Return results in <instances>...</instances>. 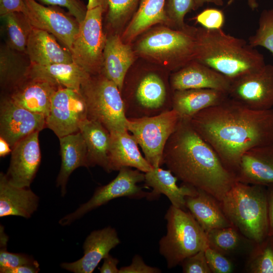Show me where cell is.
<instances>
[{
	"label": "cell",
	"instance_id": "6da1fadb",
	"mask_svg": "<svg viewBox=\"0 0 273 273\" xmlns=\"http://www.w3.org/2000/svg\"><path fill=\"white\" fill-rule=\"evenodd\" d=\"M190 122L234 174L246 151L273 143V108L253 110L230 97L199 112Z\"/></svg>",
	"mask_w": 273,
	"mask_h": 273
},
{
	"label": "cell",
	"instance_id": "8d00e7d4",
	"mask_svg": "<svg viewBox=\"0 0 273 273\" xmlns=\"http://www.w3.org/2000/svg\"><path fill=\"white\" fill-rule=\"evenodd\" d=\"M140 0H109L107 20L113 27H117L126 22L139 6Z\"/></svg>",
	"mask_w": 273,
	"mask_h": 273
},
{
	"label": "cell",
	"instance_id": "2e32d148",
	"mask_svg": "<svg viewBox=\"0 0 273 273\" xmlns=\"http://www.w3.org/2000/svg\"><path fill=\"white\" fill-rule=\"evenodd\" d=\"M39 132H34L22 139L12 148L5 175L15 186L29 188L35 176L41 161Z\"/></svg>",
	"mask_w": 273,
	"mask_h": 273
},
{
	"label": "cell",
	"instance_id": "8992f818",
	"mask_svg": "<svg viewBox=\"0 0 273 273\" xmlns=\"http://www.w3.org/2000/svg\"><path fill=\"white\" fill-rule=\"evenodd\" d=\"M87 118L99 122L109 131H124L127 118L121 93L115 83L103 75L89 78L81 86Z\"/></svg>",
	"mask_w": 273,
	"mask_h": 273
},
{
	"label": "cell",
	"instance_id": "5b68a950",
	"mask_svg": "<svg viewBox=\"0 0 273 273\" xmlns=\"http://www.w3.org/2000/svg\"><path fill=\"white\" fill-rule=\"evenodd\" d=\"M164 218L167 233L159 241V252L168 268L208 246L206 232L189 211L171 205Z\"/></svg>",
	"mask_w": 273,
	"mask_h": 273
},
{
	"label": "cell",
	"instance_id": "4316f807",
	"mask_svg": "<svg viewBox=\"0 0 273 273\" xmlns=\"http://www.w3.org/2000/svg\"><path fill=\"white\" fill-rule=\"evenodd\" d=\"M229 97L226 92L210 88L175 90L172 109L180 118L190 119L199 112L221 103Z\"/></svg>",
	"mask_w": 273,
	"mask_h": 273
},
{
	"label": "cell",
	"instance_id": "7bdbcfd3",
	"mask_svg": "<svg viewBox=\"0 0 273 273\" xmlns=\"http://www.w3.org/2000/svg\"><path fill=\"white\" fill-rule=\"evenodd\" d=\"M180 264L184 273H211L205 255L204 250L187 257Z\"/></svg>",
	"mask_w": 273,
	"mask_h": 273
},
{
	"label": "cell",
	"instance_id": "816d5d0a",
	"mask_svg": "<svg viewBox=\"0 0 273 273\" xmlns=\"http://www.w3.org/2000/svg\"><path fill=\"white\" fill-rule=\"evenodd\" d=\"M195 9H197L204 5L205 3H212L218 6L223 5V0H194Z\"/></svg>",
	"mask_w": 273,
	"mask_h": 273
},
{
	"label": "cell",
	"instance_id": "ee69618b",
	"mask_svg": "<svg viewBox=\"0 0 273 273\" xmlns=\"http://www.w3.org/2000/svg\"><path fill=\"white\" fill-rule=\"evenodd\" d=\"M161 272V270L159 268L146 264L142 257L136 254L132 258L131 264L121 267L119 273H160Z\"/></svg>",
	"mask_w": 273,
	"mask_h": 273
},
{
	"label": "cell",
	"instance_id": "60d3db41",
	"mask_svg": "<svg viewBox=\"0 0 273 273\" xmlns=\"http://www.w3.org/2000/svg\"><path fill=\"white\" fill-rule=\"evenodd\" d=\"M195 19L203 27L210 29H222L225 22L223 12L215 8L204 10Z\"/></svg>",
	"mask_w": 273,
	"mask_h": 273
},
{
	"label": "cell",
	"instance_id": "d6a6232c",
	"mask_svg": "<svg viewBox=\"0 0 273 273\" xmlns=\"http://www.w3.org/2000/svg\"><path fill=\"white\" fill-rule=\"evenodd\" d=\"M13 51L8 46L1 49L0 81L3 87H14L27 76L29 68L24 66Z\"/></svg>",
	"mask_w": 273,
	"mask_h": 273
},
{
	"label": "cell",
	"instance_id": "52a82bcc",
	"mask_svg": "<svg viewBox=\"0 0 273 273\" xmlns=\"http://www.w3.org/2000/svg\"><path fill=\"white\" fill-rule=\"evenodd\" d=\"M129 87L121 91L127 118L154 116L172 109L173 91L159 74H144Z\"/></svg>",
	"mask_w": 273,
	"mask_h": 273
},
{
	"label": "cell",
	"instance_id": "7402d4cb",
	"mask_svg": "<svg viewBox=\"0 0 273 273\" xmlns=\"http://www.w3.org/2000/svg\"><path fill=\"white\" fill-rule=\"evenodd\" d=\"M110 172L123 167L134 168L145 173L152 169L153 167L140 152L136 140L128 130L110 132Z\"/></svg>",
	"mask_w": 273,
	"mask_h": 273
},
{
	"label": "cell",
	"instance_id": "7dc6e473",
	"mask_svg": "<svg viewBox=\"0 0 273 273\" xmlns=\"http://www.w3.org/2000/svg\"><path fill=\"white\" fill-rule=\"evenodd\" d=\"M118 263V259L109 254L104 259V262L99 270L101 273H119Z\"/></svg>",
	"mask_w": 273,
	"mask_h": 273
},
{
	"label": "cell",
	"instance_id": "d4e9b609",
	"mask_svg": "<svg viewBox=\"0 0 273 273\" xmlns=\"http://www.w3.org/2000/svg\"><path fill=\"white\" fill-rule=\"evenodd\" d=\"M90 74L74 62L47 65L31 64L27 77L48 81L60 87L80 92Z\"/></svg>",
	"mask_w": 273,
	"mask_h": 273
},
{
	"label": "cell",
	"instance_id": "7c38bea8",
	"mask_svg": "<svg viewBox=\"0 0 273 273\" xmlns=\"http://www.w3.org/2000/svg\"><path fill=\"white\" fill-rule=\"evenodd\" d=\"M87 118L86 103L80 92L60 87L54 94L46 127L59 138L79 131L80 123Z\"/></svg>",
	"mask_w": 273,
	"mask_h": 273
},
{
	"label": "cell",
	"instance_id": "cb8c5ba5",
	"mask_svg": "<svg viewBox=\"0 0 273 273\" xmlns=\"http://www.w3.org/2000/svg\"><path fill=\"white\" fill-rule=\"evenodd\" d=\"M26 51L31 64L47 65L74 62L70 52L62 47L54 35L33 27L28 38Z\"/></svg>",
	"mask_w": 273,
	"mask_h": 273
},
{
	"label": "cell",
	"instance_id": "f35d334b",
	"mask_svg": "<svg viewBox=\"0 0 273 273\" xmlns=\"http://www.w3.org/2000/svg\"><path fill=\"white\" fill-rule=\"evenodd\" d=\"M165 10L171 23L178 29H185V17L191 10H195L194 0H166Z\"/></svg>",
	"mask_w": 273,
	"mask_h": 273
},
{
	"label": "cell",
	"instance_id": "ffe728a7",
	"mask_svg": "<svg viewBox=\"0 0 273 273\" xmlns=\"http://www.w3.org/2000/svg\"><path fill=\"white\" fill-rule=\"evenodd\" d=\"M8 96L16 105L32 112L48 116L52 97L60 87L48 81L27 77L15 86Z\"/></svg>",
	"mask_w": 273,
	"mask_h": 273
},
{
	"label": "cell",
	"instance_id": "f546056e",
	"mask_svg": "<svg viewBox=\"0 0 273 273\" xmlns=\"http://www.w3.org/2000/svg\"><path fill=\"white\" fill-rule=\"evenodd\" d=\"M186 207L206 233L233 225L224 214L219 201L203 191L198 190L195 195L187 197Z\"/></svg>",
	"mask_w": 273,
	"mask_h": 273
},
{
	"label": "cell",
	"instance_id": "ba28073f",
	"mask_svg": "<svg viewBox=\"0 0 273 273\" xmlns=\"http://www.w3.org/2000/svg\"><path fill=\"white\" fill-rule=\"evenodd\" d=\"M195 32L196 28L187 26L177 30L159 28L141 40L137 51L145 56L165 59L172 68H181L194 60Z\"/></svg>",
	"mask_w": 273,
	"mask_h": 273
},
{
	"label": "cell",
	"instance_id": "83f0119b",
	"mask_svg": "<svg viewBox=\"0 0 273 273\" xmlns=\"http://www.w3.org/2000/svg\"><path fill=\"white\" fill-rule=\"evenodd\" d=\"M60 146L61 165L56 186L60 187L61 195L64 197L67 192L66 186L69 176L78 167H88L87 149L84 139L78 131L59 138Z\"/></svg>",
	"mask_w": 273,
	"mask_h": 273
},
{
	"label": "cell",
	"instance_id": "ab89813d",
	"mask_svg": "<svg viewBox=\"0 0 273 273\" xmlns=\"http://www.w3.org/2000/svg\"><path fill=\"white\" fill-rule=\"evenodd\" d=\"M204 252L211 272L230 273L232 271V263L223 254L209 246L204 249Z\"/></svg>",
	"mask_w": 273,
	"mask_h": 273
},
{
	"label": "cell",
	"instance_id": "d590c367",
	"mask_svg": "<svg viewBox=\"0 0 273 273\" xmlns=\"http://www.w3.org/2000/svg\"><path fill=\"white\" fill-rule=\"evenodd\" d=\"M253 47L265 48L273 54V9L263 10L259 17L258 27L248 38Z\"/></svg>",
	"mask_w": 273,
	"mask_h": 273
},
{
	"label": "cell",
	"instance_id": "4dcf8cb0",
	"mask_svg": "<svg viewBox=\"0 0 273 273\" xmlns=\"http://www.w3.org/2000/svg\"><path fill=\"white\" fill-rule=\"evenodd\" d=\"M166 0H140L123 37L131 40L151 26L160 23H170L165 10Z\"/></svg>",
	"mask_w": 273,
	"mask_h": 273
},
{
	"label": "cell",
	"instance_id": "30bf717a",
	"mask_svg": "<svg viewBox=\"0 0 273 273\" xmlns=\"http://www.w3.org/2000/svg\"><path fill=\"white\" fill-rule=\"evenodd\" d=\"M145 180V172L131 167H123L118 175L108 184L98 187L92 197L75 211L62 218L59 223L62 226L70 224L88 212L119 197L131 199L147 198L148 193L143 191L139 183Z\"/></svg>",
	"mask_w": 273,
	"mask_h": 273
},
{
	"label": "cell",
	"instance_id": "c3c4849f",
	"mask_svg": "<svg viewBox=\"0 0 273 273\" xmlns=\"http://www.w3.org/2000/svg\"><path fill=\"white\" fill-rule=\"evenodd\" d=\"M268 187L266 190L269 220L268 236H273V184L268 186Z\"/></svg>",
	"mask_w": 273,
	"mask_h": 273
},
{
	"label": "cell",
	"instance_id": "484cf974",
	"mask_svg": "<svg viewBox=\"0 0 273 273\" xmlns=\"http://www.w3.org/2000/svg\"><path fill=\"white\" fill-rule=\"evenodd\" d=\"M133 60L130 46L124 43L118 35L106 39L103 54V75L115 83L120 92Z\"/></svg>",
	"mask_w": 273,
	"mask_h": 273
},
{
	"label": "cell",
	"instance_id": "681fc988",
	"mask_svg": "<svg viewBox=\"0 0 273 273\" xmlns=\"http://www.w3.org/2000/svg\"><path fill=\"white\" fill-rule=\"evenodd\" d=\"M109 0H88L87 5V10L101 7L105 11L107 10Z\"/></svg>",
	"mask_w": 273,
	"mask_h": 273
},
{
	"label": "cell",
	"instance_id": "4fadbf2b",
	"mask_svg": "<svg viewBox=\"0 0 273 273\" xmlns=\"http://www.w3.org/2000/svg\"><path fill=\"white\" fill-rule=\"evenodd\" d=\"M229 97L247 108L264 111L273 107V65L232 81Z\"/></svg>",
	"mask_w": 273,
	"mask_h": 273
},
{
	"label": "cell",
	"instance_id": "836d02e7",
	"mask_svg": "<svg viewBox=\"0 0 273 273\" xmlns=\"http://www.w3.org/2000/svg\"><path fill=\"white\" fill-rule=\"evenodd\" d=\"M247 267L249 272L273 273V236H267L256 244Z\"/></svg>",
	"mask_w": 273,
	"mask_h": 273
},
{
	"label": "cell",
	"instance_id": "f6af8a7d",
	"mask_svg": "<svg viewBox=\"0 0 273 273\" xmlns=\"http://www.w3.org/2000/svg\"><path fill=\"white\" fill-rule=\"evenodd\" d=\"M27 12L23 0H0L1 16L13 12L25 15Z\"/></svg>",
	"mask_w": 273,
	"mask_h": 273
},
{
	"label": "cell",
	"instance_id": "9c48e42d",
	"mask_svg": "<svg viewBox=\"0 0 273 273\" xmlns=\"http://www.w3.org/2000/svg\"><path fill=\"white\" fill-rule=\"evenodd\" d=\"M180 119L173 109L158 115L127 118V128L141 147L153 167H160L165 145Z\"/></svg>",
	"mask_w": 273,
	"mask_h": 273
},
{
	"label": "cell",
	"instance_id": "e0dca14e",
	"mask_svg": "<svg viewBox=\"0 0 273 273\" xmlns=\"http://www.w3.org/2000/svg\"><path fill=\"white\" fill-rule=\"evenodd\" d=\"M120 243L116 230L111 226L92 232L85 239L83 255L72 262H63L61 267L74 273H92L109 252Z\"/></svg>",
	"mask_w": 273,
	"mask_h": 273
},
{
	"label": "cell",
	"instance_id": "bcb514c9",
	"mask_svg": "<svg viewBox=\"0 0 273 273\" xmlns=\"http://www.w3.org/2000/svg\"><path fill=\"white\" fill-rule=\"evenodd\" d=\"M39 270L38 262L22 265L14 268L0 267L1 273H37Z\"/></svg>",
	"mask_w": 273,
	"mask_h": 273
},
{
	"label": "cell",
	"instance_id": "9a60e30c",
	"mask_svg": "<svg viewBox=\"0 0 273 273\" xmlns=\"http://www.w3.org/2000/svg\"><path fill=\"white\" fill-rule=\"evenodd\" d=\"M46 119L42 115L16 105L8 96L3 97L0 103V136L12 149L22 139L46 127Z\"/></svg>",
	"mask_w": 273,
	"mask_h": 273
},
{
	"label": "cell",
	"instance_id": "44dd1931",
	"mask_svg": "<svg viewBox=\"0 0 273 273\" xmlns=\"http://www.w3.org/2000/svg\"><path fill=\"white\" fill-rule=\"evenodd\" d=\"M177 179L169 169L153 167L152 170L145 173V187L152 189V191L148 193L147 199H156L161 194H163L172 206L185 210L186 198L195 195L198 190L185 184L179 187L176 184Z\"/></svg>",
	"mask_w": 273,
	"mask_h": 273
},
{
	"label": "cell",
	"instance_id": "f5cc1de1",
	"mask_svg": "<svg viewBox=\"0 0 273 273\" xmlns=\"http://www.w3.org/2000/svg\"><path fill=\"white\" fill-rule=\"evenodd\" d=\"M248 5L251 10H254L258 7L257 0H247Z\"/></svg>",
	"mask_w": 273,
	"mask_h": 273
},
{
	"label": "cell",
	"instance_id": "74e56055",
	"mask_svg": "<svg viewBox=\"0 0 273 273\" xmlns=\"http://www.w3.org/2000/svg\"><path fill=\"white\" fill-rule=\"evenodd\" d=\"M9 237L5 233L4 228L0 226V267L14 268L38 262L32 256L23 254L9 252L7 249Z\"/></svg>",
	"mask_w": 273,
	"mask_h": 273
},
{
	"label": "cell",
	"instance_id": "7a4b0ae2",
	"mask_svg": "<svg viewBox=\"0 0 273 273\" xmlns=\"http://www.w3.org/2000/svg\"><path fill=\"white\" fill-rule=\"evenodd\" d=\"M163 163L182 181L220 201L237 181L213 148L180 118L164 149Z\"/></svg>",
	"mask_w": 273,
	"mask_h": 273
},
{
	"label": "cell",
	"instance_id": "3957f363",
	"mask_svg": "<svg viewBox=\"0 0 273 273\" xmlns=\"http://www.w3.org/2000/svg\"><path fill=\"white\" fill-rule=\"evenodd\" d=\"M193 60L222 74L231 82L262 69L263 55L245 40L222 29L196 28Z\"/></svg>",
	"mask_w": 273,
	"mask_h": 273
},
{
	"label": "cell",
	"instance_id": "603a6c76",
	"mask_svg": "<svg viewBox=\"0 0 273 273\" xmlns=\"http://www.w3.org/2000/svg\"><path fill=\"white\" fill-rule=\"evenodd\" d=\"M39 198L30 189L12 185L0 173V217L18 216L29 218L37 209Z\"/></svg>",
	"mask_w": 273,
	"mask_h": 273
},
{
	"label": "cell",
	"instance_id": "d6986e66",
	"mask_svg": "<svg viewBox=\"0 0 273 273\" xmlns=\"http://www.w3.org/2000/svg\"><path fill=\"white\" fill-rule=\"evenodd\" d=\"M237 181L268 186L273 184V143L253 148L241 157L235 173Z\"/></svg>",
	"mask_w": 273,
	"mask_h": 273
},
{
	"label": "cell",
	"instance_id": "f1b7e54d",
	"mask_svg": "<svg viewBox=\"0 0 273 273\" xmlns=\"http://www.w3.org/2000/svg\"><path fill=\"white\" fill-rule=\"evenodd\" d=\"M79 131L85 143L88 166L98 165L107 172H110L109 166L110 131L99 122L88 118L80 123Z\"/></svg>",
	"mask_w": 273,
	"mask_h": 273
},
{
	"label": "cell",
	"instance_id": "8fae6325",
	"mask_svg": "<svg viewBox=\"0 0 273 273\" xmlns=\"http://www.w3.org/2000/svg\"><path fill=\"white\" fill-rule=\"evenodd\" d=\"M105 11L101 7L87 10L84 19L79 24L71 51L73 61L90 74L98 70L103 61L107 39L102 24Z\"/></svg>",
	"mask_w": 273,
	"mask_h": 273
},
{
	"label": "cell",
	"instance_id": "277c9868",
	"mask_svg": "<svg viewBox=\"0 0 273 273\" xmlns=\"http://www.w3.org/2000/svg\"><path fill=\"white\" fill-rule=\"evenodd\" d=\"M231 223L256 244L268 234L267 191L263 186L236 181L219 202Z\"/></svg>",
	"mask_w": 273,
	"mask_h": 273
},
{
	"label": "cell",
	"instance_id": "1f68e13d",
	"mask_svg": "<svg viewBox=\"0 0 273 273\" xmlns=\"http://www.w3.org/2000/svg\"><path fill=\"white\" fill-rule=\"evenodd\" d=\"M7 32L8 46L14 50H26L28 38L32 27L25 15L13 12L1 16Z\"/></svg>",
	"mask_w": 273,
	"mask_h": 273
},
{
	"label": "cell",
	"instance_id": "f907efd6",
	"mask_svg": "<svg viewBox=\"0 0 273 273\" xmlns=\"http://www.w3.org/2000/svg\"><path fill=\"white\" fill-rule=\"evenodd\" d=\"M12 149L9 144L0 136V157H4L12 152Z\"/></svg>",
	"mask_w": 273,
	"mask_h": 273
},
{
	"label": "cell",
	"instance_id": "ac0fdd59",
	"mask_svg": "<svg viewBox=\"0 0 273 273\" xmlns=\"http://www.w3.org/2000/svg\"><path fill=\"white\" fill-rule=\"evenodd\" d=\"M231 82L222 74L195 60L175 71L170 79L173 91L210 88L228 93Z\"/></svg>",
	"mask_w": 273,
	"mask_h": 273
},
{
	"label": "cell",
	"instance_id": "5bb4252c",
	"mask_svg": "<svg viewBox=\"0 0 273 273\" xmlns=\"http://www.w3.org/2000/svg\"><path fill=\"white\" fill-rule=\"evenodd\" d=\"M24 15L31 26L48 32L63 43L71 53L79 23L56 6L46 7L36 0H23Z\"/></svg>",
	"mask_w": 273,
	"mask_h": 273
},
{
	"label": "cell",
	"instance_id": "e575fe53",
	"mask_svg": "<svg viewBox=\"0 0 273 273\" xmlns=\"http://www.w3.org/2000/svg\"><path fill=\"white\" fill-rule=\"evenodd\" d=\"M206 233L208 246L223 254L234 250L240 240L239 231L234 225L212 229Z\"/></svg>",
	"mask_w": 273,
	"mask_h": 273
},
{
	"label": "cell",
	"instance_id": "b9f144b4",
	"mask_svg": "<svg viewBox=\"0 0 273 273\" xmlns=\"http://www.w3.org/2000/svg\"><path fill=\"white\" fill-rule=\"evenodd\" d=\"M45 5L66 8L69 14L80 24L84 19L87 11L80 0H36Z\"/></svg>",
	"mask_w": 273,
	"mask_h": 273
}]
</instances>
